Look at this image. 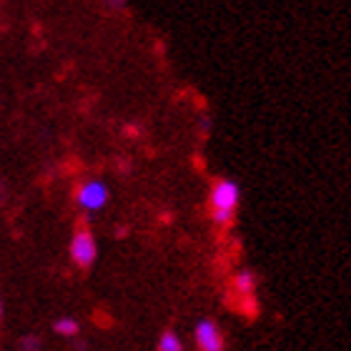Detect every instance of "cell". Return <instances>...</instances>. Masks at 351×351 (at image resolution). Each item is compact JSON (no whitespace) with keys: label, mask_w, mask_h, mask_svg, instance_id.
Here are the masks:
<instances>
[{"label":"cell","mask_w":351,"mask_h":351,"mask_svg":"<svg viewBox=\"0 0 351 351\" xmlns=\"http://www.w3.org/2000/svg\"><path fill=\"white\" fill-rule=\"evenodd\" d=\"M239 204H241V186L239 183L231 181V178L213 181L211 193H208V216L216 226H231Z\"/></svg>","instance_id":"1"},{"label":"cell","mask_w":351,"mask_h":351,"mask_svg":"<svg viewBox=\"0 0 351 351\" xmlns=\"http://www.w3.org/2000/svg\"><path fill=\"white\" fill-rule=\"evenodd\" d=\"M68 256L75 266L81 269H90L98 258V243H95V236L90 234L88 226H78L71 236V243H68Z\"/></svg>","instance_id":"2"},{"label":"cell","mask_w":351,"mask_h":351,"mask_svg":"<svg viewBox=\"0 0 351 351\" xmlns=\"http://www.w3.org/2000/svg\"><path fill=\"white\" fill-rule=\"evenodd\" d=\"M108 198H110L108 186L103 181H98V178H88V181L78 183V189H75V204L88 213L101 211L103 206L108 204Z\"/></svg>","instance_id":"3"},{"label":"cell","mask_w":351,"mask_h":351,"mask_svg":"<svg viewBox=\"0 0 351 351\" xmlns=\"http://www.w3.org/2000/svg\"><path fill=\"white\" fill-rule=\"evenodd\" d=\"M198 351H223V334H221L219 324L211 319H201L193 329Z\"/></svg>","instance_id":"4"},{"label":"cell","mask_w":351,"mask_h":351,"mask_svg":"<svg viewBox=\"0 0 351 351\" xmlns=\"http://www.w3.org/2000/svg\"><path fill=\"white\" fill-rule=\"evenodd\" d=\"M231 289H234V293H239V296L251 306V311H254V304H256V301H254V293H256V276H254L249 269H241L231 278Z\"/></svg>","instance_id":"5"},{"label":"cell","mask_w":351,"mask_h":351,"mask_svg":"<svg viewBox=\"0 0 351 351\" xmlns=\"http://www.w3.org/2000/svg\"><path fill=\"white\" fill-rule=\"evenodd\" d=\"M53 331L58 334V337H78L81 334V324L75 322L73 316H60L58 322L53 324Z\"/></svg>","instance_id":"6"},{"label":"cell","mask_w":351,"mask_h":351,"mask_svg":"<svg viewBox=\"0 0 351 351\" xmlns=\"http://www.w3.org/2000/svg\"><path fill=\"white\" fill-rule=\"evenodd\" d=\"M158 351H183V341L181 337L176 334V331H163L161 337H158V346H156Z\"/></svg>","instance_id":"7"},{"label":"cell","mask_w":351,"mask_h":351,"mask_svg":"<svg viewBox=\"0 0 351 351\" xmlns=\"http://www.w3.org/2000/svg\"><path fill=\"white\" fill-rule=\"evenodd\" d=\"M40 337L38 334H25V337L18 341V349L21 351H40Z\"/></svg>","instance_id":"8"},{"label":"cell","mask_w":351,"mask_h":351,"mask_svg":"<svg viewBox=\"0 0 351 351\" xmlns=\"http://www.w3.org/2000/svg\"><path fill=\"white\" fill-rule=\"evenodd\" d=\"M0 316H3V296H0Z\"/></svg>","instance_id":"9"}]
</instances>
